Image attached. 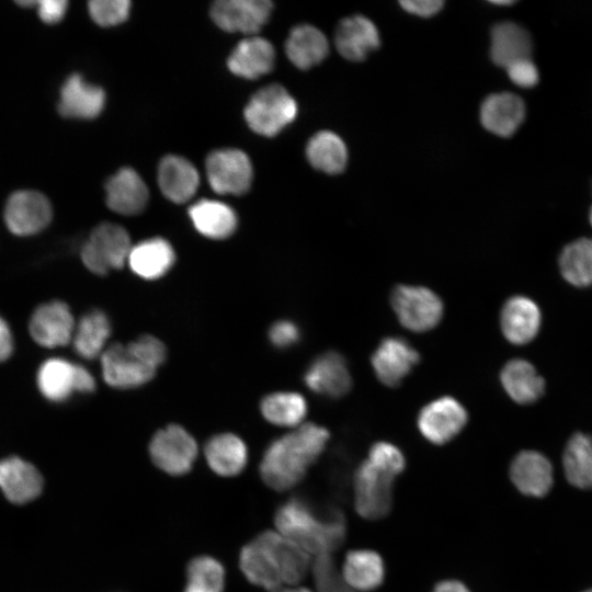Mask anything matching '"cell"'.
Instances as JSON below:
<instances>
[{"label":"cell","mask_w":592,"mask_h":592,"mask_svg":"<svg viewBox=\"0 0 592 592\" xmlns=\"http://www.w3.org/2000/svg\"><path fill=\"white\" fill-rule=\"evenodd\" d=\"M329 436L326 428L309 422L272 441L260 463L263 481L277 491L295 487L320 457Z\"/></svg>","instance_id":"cell-1"},{"label":"cell","mask_w":592,"mask_h":592,"mask_svg":"<svg viewBox=\"0 0 592 592\" xmlns=\"http://www.w3.org/2000/svg\"><path fill=\"white\" fill-rule=\"evenodd\" d=\"M189 216L195 229L206 238L226 239L237 228L238 218L227 204L214 200H200L189 208Z\"/></svg>","instance_id":"cell-31"},{"label":"cell","mask_w":592,"mask_h":592,"mask_svg":"<svg viewBox=\"0 0 592 592\" xmlns=\"http://www.w3.org/2000/svg\"><path fill=\"white\" fill-rule=\"evenodd\" d=\"M53 219L49 200L34 190H19L7 200L3 220L7 229L18 237H31L43 231Z\"/></svg>","instance_id":"cell-9"},{"label":"cell","mask_w":592,"mask_h":592,"mask_svg":"<svg viewBox=\"0 0 592 592\" xmlns=\"http://www.w3.org/2000/svg\"><path fill=\"white\" fill-rule=\"evenodd\" d=\"M419 353L403 339H384L372 355L377 378L386 386L396 387L419 362Z\"/></svg>","instance_id":"cell-17"},{"label":"cell","mask_w":592,"mask_h":592,"mask_svg":"<svg viewBox=\"0 0 592 592\" xmlns=\"http://www.w3.org/2000/svg\"><path fill=\"white\" fill-rule=\"evenodd\" d=\"M533 41L526 29L514 22H501L491 30L490 57L506 68L524 59H532Z\"/></svg>","instance_id":"cell-30"},{"label":"cell","mask_w":592,"mask_h":592,"mask_svg":"<svg viewBox=\"0 0 592 592\" xmlns=\"http://www.w3.org/2000/svg\"><path fill=\"white\" fill-rule=\"evenodd\" d=\"M395 479L363 460L353 475V503L356 513L368 521L386 517L394 504Z\"/></svg>","instance_id":"cell-6"},{"label":"cell","mask_w":592,"mask_h":592,"mask_svg":"<svg viewBox=\"0 0 592 592\" xmlns=\"http://www.w3.org/2000/svg\"><path fill=\"white\" fill-rule=\"evenodd\" d=\"M206 177L215 192L240 195L251 186L253 170L243 151L219 149L209 153L206 159Z\"/></svg>","instance_id":"cell-11"},{"label":"cell","mask_w":592,"mask_h":592,"mask_svg":"<svg viewBox=\"0 0 592 592\" xmlns=\"http://www.w3.org/2000/svg\"><path fill=\"white\" fill-rule=\"evenodd\" d=\"M509 475L514 487L524 496L542 498L554 483L549 459L539 452H520L511 462Z\"/></svg>","instance_id":"cell-18"},{"label":"cell","mask_w":592,"mask_h":592,"mask_svg":"<svg viewBox=\"0 0 592 592\" xmlns=\"http://www.w3.org/2000/svg\"><path fill=\"white\" fill-rule=\"evenodd\" d=\"M492 3L498 4V5H509L513 3V1H492Z\"/></svg>","instance_id":"cell-52"},{"label":"cell","mask_w":592,"mask_h":592,"mask_svg":"<svg viewBox=\"0 0 592 592\" xmlns=\"http://www.w3.org/2000/svg\"><path fill=\"white\" fill-rule=\"evenodd\" d=\"M402 9L418 16L429 18L436 14L443 7L441 0H405L400 1Z\"/></svg>","instance_id":"cell-48"},{"label":"cell","mask_w":592,"mask_h":592,"mask_svg":"<svg viewBox=\"0 0 592 592\" xmlns=\"http://www.w3.org/2000/svg\"><path fill=\"white\" fill-rule=\"evenodd\" d=\"M75 327L73 315L69 306L61 300H50L37 306L29 321L33 341L47 349L71 342Z\"/></svg>","instance_id":"cell-13"},{"label":"cell","mask_w":592,"mask_h":592,"mask_svg":"<svg viewBox=\"0 0 592 592\" xmlns=\"http://www.w3.org/2000/svg\"><path fill=\"white\" fill-rule=\"evenodd\" d=\"M275 549L281 568L282 582L297 584L310 567V554L296 542L277 533Z\"/></svg>","instance_id":"cell-40"},{"label":"cell","mask_w":592,"mask_h":592,"mask_svg":"<svg viewBox=\"0 0 592 592\" xmlns=\"http://www.w3.org/2000/svg\"><path fill=\"white\" fill-rule=\"evenodd\" d=\"M318 592H356L344 584L331 555H319L312 566Z\"/></svg>","instance_id":"cell-43"},{"label":"cell","mask_w":592,"mask_h":592,"mask_svg":"<svg viewBox=\"0 0 592 592\" xmlns=\"http://www.w3.org/2000/svg\"><path fill=\"white\" fill-rule=\"evenodd\" d=\"M269 340L277 349H287L295 345L300 339V331L291 320L274 322L267 332Z\"/></svg>","instance_id":"cell-45"},{"label":"cell","mask_w":592,"mask_h":592,"mask_svg":"<svg viewBox=\"0 0 592 592\" xmlns=\"http://www.w3.org/2000/svg\"><path fill=\"white\" fill-rule=\"evenodd\" d=\"M509 79L520 88H533L539 80L537 67L532 59L516 61L505 68Z\"/></svg>","instance_id":"cell-46"},{"label":"cell","mask_w":592,"mask_h":592,"mask_svg":"<svg viewBox=\"0 0 592 592\" xmlns=\"http://www.w3.org/2000/svg\"><path fill=\"white\" fill-rule=\"evenodd\" d=\"M562 277L576 287L592 285V238H578L568 243L558 260Z\"/></svg>","instance_id":"cell-38"},{"label":"cell","mask_w":592,"mask_h":592,"mask_svg":"<svg viewBox=\"0 0 592 592\" xmlns=\"http://www.w3.org/2000/svg\"><path fill=\"white\" fill-rule=\"evenodd\" d=\"M225 569L210 556L193 558L186 567V582L183 592H224Z\"/></svg>","instance_id":"cell-39"},{"label":"cell","mask_w":592,"mask_h":592,"mask_svg":"<svg viewBox=\"0 0 592 592\" xmlns=\"http://www.w3.org/2000/svg\"><path fill=\"white\" fill-rule=\"evenodd\" d=\"M274 522L277 533L296 542L310 555H331L342 545L346 534L345 517L339 509L320 512L298 497L277 509Z\"/></svg>","instance_id":"cell-2"},{"label":"cell","mask_w":592,"mask_h":592,"mask_svg":"<svg viewBox=\"0 0 592 592\" xmlns=\"http://www.w3.org/2000/svg\"><path fill=\"white\" fill-rule=\"evenodd\" d=\"M589 218H590V224H591V226H592V207H591V209H590Z\"/></svg>","instance_id":"cell-53"},{"label":"cell","mask_w":592,"mask_h":592,"mask_svg":"<svg viewBox=\"0 0 592 592\" xmlns=\"http://www.w3.org/2000/svg\"><path fill=\"white\" fill-rule=\"evenodd\" d=\"M204 455L209 468L224 477L239 475L248 462L246 443L241 437L229 432L209 437L204 446Z\"/></svg>","instance_id":"cell-29"},{"label":"cell","mask_w":592,"mask_h":592,"mask_svg":"<svg viewBox=\"0 0 592 592\" xmlns=\"http://www.w3.org/2000/svg\"><path fill=\"white\" fill-rule=\"evenodd\" d=\"M272 7L269 0H219L213 3L210 16L224 31L254 34L269 20Z\"/></svg>","instance_id":"cell-15"},{"label":"cell","mask_w":592,"mask_h":592,"mask_svg":"<svg viewBox=\"0 0 592 592\" xmlns=\"http://www.w3.org/2000/svg\"><path fill=\"white\" fill-rule=\"evenodd\" d=\"M375 468L396 480L406 467L402 452L389 442H377L368 451L366 458Z\"/></svg>","instance_id":"cell-41"},{"label":"cell","mask_w":592,"mask_h":592,"mask_svg":"<svg viewBox=\"0 0 592 592\" xmlns=\"http://www.w3.org/2000/svg\"><path fill=\"white\" fill-rule=\"evenodd\" d=\"M431 592H471L469 588L462 581L455 579H446L437 582Z\"/></svg>","instance_id":"cell-50"},{"label":"cell","mask_w":592,"mask_h":592,"mask_svg":"<svg viewBox=\"0 0 592 592\" xmlns=\"http://www.w3.org/2000/svg\"><path fill=\"white\" fill-rule=\"evenodd\" d=\"M36 385L41 395L55 403L67 401L76 392L91 394L96 387L93 375L84 366L61 357H50L41 364Z\"/></svg>","instance_id":"cell-5"},{"label":"cell","mask_w":592,"mask_h":592,"mask_svg":"<svg viewBox=\"0 0 592 592\" xmlns=\"http://www.w3.org/2000/svg\"><path fill=\"white\" fill-rule=\"evenodd\" d=\"M306 155L315 169L329 174L342 172L348 161L344 141L335 133L329 130H321L309 139Z\"/></svg>","instance_id":"cell-37"},{"label":"cell","mask_w":592,"mask_h":592,"mask_svg":"<svg viewBox=\"0 0 592 592\" xmlns=\"http://www.w3.org/2000/svg\"><path fill=\"white\" fill-rule=\"evenodd\" d=\"M282 592H311V591L303 587H295V588L282 589Z\"/></svg>","instance_id":"cell-51"},{"label":"cell","mask_w":592,"mask_h":592,"mask_svg":"<svg viewBox=\"0 0 592 592\" xmlns=\"http://www.w3.org/2000/svg\"><path fill=\"white\" fill-rule=\"evenodd\" d=\"M304 382L314 392L330 398L345 395L352 384L345 360L334 351L317 356L306 369Z\"/></svg>","instance_id":"cell-19"},{"label":"cell","mask_w":592,"mask_h":592,"mask_svg":"<svg viewBox=\"0 0 592 592\" xmlns=\"http://www.w3.org/2000/svg\"><path fill=\"white\" fill-rule=\"evenodd\" d=\"M288 59L299 69H309L320 64L329 53L326 35L308 24L294 27L285 43Z\"/></svg>","instance_id":"cell-33"},{"label":"cell","mask_w":592,"mask_h":592,"mask_svg":"<svg viewBox=\"0 0 592 592\" xmlns=\"http://www.w3.org/2000/svg\"><path fill=\"white\" fill-rule=\"evenodd\" d=\"M296 115V101L280 84L260 89L244 107V118L249 127L267 137L278 134Z\"/></svg>","instance_id":"cell-4"},{"label":"cell","mask_w":592,"mask_h":592,"mask_svg":"<svg viewBox=\"0 0 592 592\" xmlns=\"http://www.w3.org/2000/svg\"><path fill=\"white\" fill-rule=\"evenodd\" d=\"M525 114L523 100L511 92L490 94L480 107L482 126L501 137L513 135L524 122Z\"/></svg>","instance_id":"cell-22"},{"label":"cell","mask_w":592,"mask_h":592,"mask_svg":"<svg viewBox=\"0 0 592 592\" xmlns=\"http://www.w3.org/2000/svg\"><path fill=\"white\" fill-rule=\"evenodd\" d=\"M105 99L101 87L75 72L69 75L60 87L57 110L65 118L92 119L103 111Z\"/></svg>","instance_id":"cell-16"},{"label":"cell","mask_w":592,"mask_h":592,"mask_svg":"<svg viewBox=\"0 0 592 592\" xmlns=\"http://www.w3.org/2000/svg\"><path fill=\"white\" fill-rule=\"evenodd\" d=\"M14 350V340L11 328L0 315V363L10 358Z\"/></svg>","instance_id":"cell-49"},{"label":"cell","mask_w":592,"mask_h":592,"mask_svg":"<svg viewBox=\"0 0 592 592\" xmlns=\"http://www.w3.org/2000/svg\"><path fill=\"white\" fill-rule=\"evenodd\" d=\"M340 577L346 587L356 592L372 591L385 580V563L377 551L354 549L346 554Z\"/></svg>","instance_id":"cell-28"},{"label":"cell","mask_w":592,"mask_h":592,"mask_svg":"<svg viewBox=\"0 0 592 592\" xmlns=\"http://www.w3.org/2000/svg\"><path fill=\"white\" fill-rule=\"evenodd\" d=\"M584 592H592V589H589V590H587V591H584Z\"/></svg>","instance_id":"cell-55"},{"label":"cell","mask_w":592,"mask_h":592,"mask_svg":"<svg viewBox=\"0 0 592 592\" xmlns=\"http://www.w3.org/2000/svg\"><path fill=\"white\" fill-rule=\"evenodd\" d=\"M542 314L534 300L525 296L509 298L501 310L500 325L506 340L513 344L531 342L540 328Z\"/></svg>","instance_id":"cell-24"},{"label":"cell","mask_w":592,"mask_h":592,"mask_svg":"<svg viewBox=\"0 0 592 592\" xmlns=\"http://www.w3.org/2000/svg\"><path fill=\"white\" fill-rule=\"evenodd\" d=\"M43 477L31 463L11 456L0 460V489L15 504L35 500L43 490Z\"/></svg>","instance_id":"cell-20"},{"label":"cell","mask_w":592,"mask_h":592,"mask_svg":"<svg viewBox=\"0 0 592 592\" xmlns=\"http://www.w3.org/2000/svg\"><path fill=\"white\" fill-rule=\"evenodd\" d=\"M128 0H93L88 3L91 19L100 26L109 27L123 23L129 15Z\"/></svg>","instance_id":"cell-42"},{"label":"cell","mask_w":592,"mask_h":592,"mask_svg":"<svg viewBox=\"0 0 592 592\" xmlns=\"http://www.w3.org/2000/svg\"><path fill=\"white\" fill-rule=\"evenodd\" d=\"M562 464L569 483L580 489L592 488V435L572 434L566 444Z\"/></svg>","instance_id":"cell-35"},{"label":"cell","mask_w":592,"mask_h":592,"mask_svg":"<svg viewBox=\"0 0 592 592\" xmlns=\"http://www.w3.org/2000/svg\"><path fill=\"white\" fill-rule=\"evenodd\" d=\"M130 351L147 365L158 369L167 360V346L155 335L143 334L127 343Z\"/></svg>","instance_id":"cell-44"},{"label":"cell","mask_w":592,"mask_h":592,"mask_svg":"<svg viewBox=\"0 0 592 592\" xmlns=\"http://www.w3.org/2000/svg\"><path fill=\"white\" fill-rule=\"evenodd\" d=\"M273 592H282V588H281V589H278V590H276V591H273Z\"/></svg>","instance_id":"cell-54"},{"label":"cell","mask_w":592,"mask_h":592,"mask_svg":"<svg viewBox=\"0 0 592 592\" xmlns=\"http://www.w3.org/2000/svg\"><path fill=\"white\" fill-rule=\"evenodd\" d=\"M132 247L130 237L123 226L101 223L82 244L80 258L91 273L104 276L127 263Z\"/></svg>","instance_id":"cell-3"},{"label":"cell","mask_w":592,"mask_h":592,"mask_svg":"<svg viewBox=\"0 0 592 592\" xmlns=\"http://www.w3.org/2000/svg\"><path fill=\"white\" fill-rule=\"evenodd\" d=\"M111 332L110 318L103 310L92 309L88 311L75 327L71 340L75 352L84 360L101 356Z\"/></svg>","instance_id":"cell-34"},{"label":"cell","mask_w":592,"mask_h":592,"mask_svg":"<svg viewBox=\"0 0 592 592\" xmlns=\"http://www.w3.org/2000/svg\"><path fill=\"white\" fill-rule=\"evenodd\" d=\"M390 300L400 323L411 331H428L443 316L440 297L422 286L399 285L392 291Z\"/></svg>","instance_id":"cell-8"},{"label":"cell","mask_w":592,"mask_h":592,"mask_svg":"<svg viewBox=\"0 0 592 592\" xmlns=\"http://www.w3.org/2000/svg\"><path fill=\"white\" fill-rule=\"evenodd\" d=\"M262 417L270 423L283 428H297L307 414V401L301 394L275 391L264 396L260 402Z\"/></svg>","instance_id":"cell-36"},{"label":"cell","mask_w":592,"mask_h":592,"mask_svg":"<svg viewBox=\"0 0 592 592\" xmlns=\"http://www.w3.org/2000/svg\"><path fill=\"white\" fill-rule=\"evenodd\" d=\"M467 412L453 397L431 401L419 413L418 428L429 442L442 445L453 440L465 426Z\"/></svg>","instance_id":"cell-14"},{"label":"cell","mask_w":592,"mask_h":592,"mask_svg":"<svg viewBox=\"0 0 592 592\" xmlns=\"http://www.w3.org/2000/svg\"><path fill=\"white\" fill-rule=\"evenodd\" d=\"M106 205L117 214H140L148 203L149 192L141 177L132 168H122L105 183Z\"/></svg>","instance_id":"cell-21"},{"label":"cell","mask_w":592,"mask_h":592,"mask_svg":"<svg viewBox=\"0 0 592 592\" xmlns=\"http://www.w3.org/2000/svg\"><path fill=\"white\" fill-rule=\"evenodd\" d=\"M277 532L266 531L246 544L240 551L239 566L253 584L270 592L281 589L282 577L275 549Z\"/></svg>","instance_id":"cell-10"},{"label":"cell","mask_w":592,"mask_h":592,"mask_svg":"<svg viewBox=\"0 0 592 592\" xmlns=\"http://www.w3.org/2000/svg\"><path fill=\"white\" fill-rule=\"evenodd\" d=\"M175 259L171 243L164 238L153 237L133 244L127 264L138 277L156 281L172 269Z\"/></svg>","instance_id":"cell-23"},{"label":"cell","mask_w":592,"mask_h":592,"mask_svg":"<svg viewBox=\"0 0 592 592\" xmlns=\"http://www.w3.org/2000/svg\"><path fill=\"white\" fill-rule=\"evenodd\" d=\"M37 14L46 24H56L62 20L68 9L66 0H44L36 2Z\"/></svg>","instance_id":"cell-47"},{"label":"cell","mask_w":592,"mask_h":592,"mask_svg":"<svg viewBox=\"0 0 592 592\" xmlns=\"http://www.w3.org/2000/svg\"><path fill=\"white\" fill-rule=\"evenodd\" d=\"M501 384L506 394L517 403L528 405L539 399L545 391V380L532 363L513 358L502 368Z\"/></svg>","instance_id":"cell-32"},{"label":"cell","mask_w":592,"mask_h":592,"mask_svg":"<svg viewBox=\"0 0 592 592\" xmlns=\"http://www.w3.org/2000/svg\"><path fill=\"white\" fill-rule=\"evenodd\" d=\"M158 183L168 200L184 203L195 194L200 177L196 168L187 159L169 155L159 163Z\"/></svg>","instance_id":"cell-27"},{"label":"cell","mask_w":592,"mask_h":592,"mask_svg":"<svg viewBox=\"0 0 592 592\" xmlns=\"http://www.w3.org/2000/svg\"><path fill=\"white\" fill-rule=\"evenodd\" d=\"M100 358L102 377L112 388H138L148 384L157 374V369L138 358L127 344L116 342L109 345Z\"/></svg>","instance_id":"cell-12"},{"label":"cell","mask_w":592,"mask_h":592,"mask_svg":"<svg viewBox=\"0 0 592 592\" xmlns=\"http://www.w3.org/2000/svg\"><path fill=\"white\" fill-rule=\"evenodd\" d=\"M335 47L341 56L361 61L380 44L376 25L363 15L343 19L335 30Z\"/></svg>","instance_id":"cell-25"},{"label":"cell","mask_w":592,"mask_h":592,"mask_svg":"<svg viewBox=\"0 0 592 592\" xmlns=\"http://www.w3.org/2000/svg\"><path fill=\"white\" fill-rule=\"evenodd\" d=\"M197 453L195 439L183 426L174 423L159 429L149 443L152 463L172 476L187 474L194 465Z\"/></svg>","instance_id":"cell-7"},{"label":"cell","mask_w":592,"mask_h":592,"mask_svg":"<svg viewBox=\"0 0 592 592\" xmlns=\"http://www.w3.org/2000/svg\"><path fill=\"white\" fill-rule=\"evenodd\" d=\"M274 59L275 52L267 39L250 36L237 44L227 60V66L236 76L257 79L272 70Z\"/></svg>","instance_id":"cell-26"}]
</instances>
